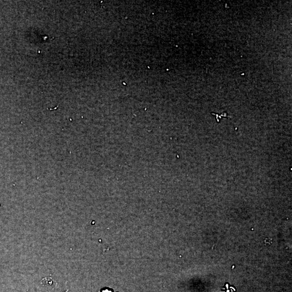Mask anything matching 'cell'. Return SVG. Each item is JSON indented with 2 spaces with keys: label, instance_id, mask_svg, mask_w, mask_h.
I'll list each match as a JSON object with an SVG mask.
<instances>
[{
  "label": "cell",
  "instance_id": "cell-1",
  "mask_svg": "<svg viewBox=\"0 0 292 292\" xmlns=\"http://www.w3.org/2000/svg\"><path fill=\"white\" fill-rule=\"evenodd\" d=\"M211 114L214 116L215 117V119H216V121H217L218 123H219L220 122V120L222 118H228V119H230L231 117H230L228 114H227V112H223L221 114H218V113H211Z\"/></svg>",
  "mask_w": 292,
  "mask_h": 292
}]
</instances>
